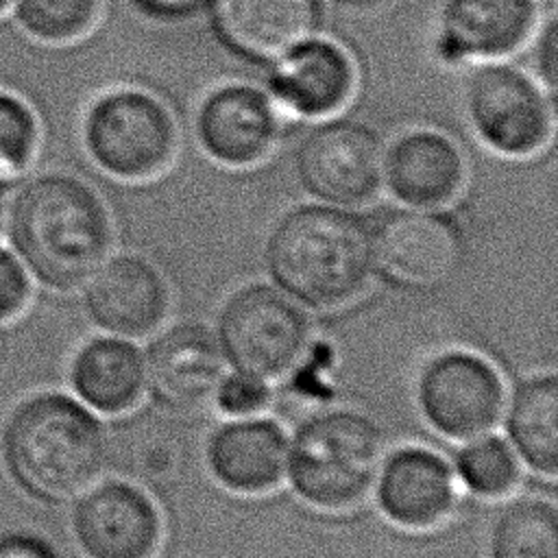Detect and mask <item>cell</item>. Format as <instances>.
Listing matches in <instances>:
<instances>
[{"instance_id":"obj_1","label":"cell","mask_w":558,"mask_h":558,"mask_svg":"<svg viewBox=\"0 0 558 558\" xmlns=\"http://www.w3.org/2000/svg\"><path fill=\"white\" fill-rule=\"evenodd\" d=\"M37 290L74 292L109 257L113 225L102 196L74 172L37 170L11 183L4 240Z\"/></svg>"},{"instance_id":"obj_2","label":"cell","mask_w":558,"mask_h":558,"mask_svg":"<svg viewBox=\"0 0 558 558\" xmlns=\"http://www.w3.org/2000/svg\"><path fill=\"white\" fill-rule=\"evenodd\" d=\"M109 456L96 412L63 390H35L0 423V464L9 482L41 506L70 504L100 480Z\"/></svg>"},{"instance_id":"obj_3","label":"cell","mask_w":558,"mask_h":558,"mask_svg":"<svg viewBox=\"0 0 558 558\" xmlns=\"http://www.w3.org/2000/svg\"><path fill=\"white\" fill-rule=\"evenodd\" d=\"M264 262L272 283L303 307L353 301L375 270L373 227L353 209L307 203L270 229Z\"/></svg>"},{"instance_id":"obj_4","label":"cell","mask_w":558,"mask_h":558,"mask_svg":"<svg viewBox=\"0 0 558 558\" xmlns=\"http://www.w3.org/2000/svg\"><path fill=\"white\" fill-rule=\"evenodd\" d=\"M384 458L379 425L355 410L333 408L301 421L288 442V477L307 504L340 510L375 484Z\"/></svg>"},{"instance_id":"obj_5","label":"cell","mask_w":558,"mask_h":558,"mask_svg":"<svg viewBox=\"0 0 558 558\" xmlns=\"http://www.w3.org/2000/svg\"><path fill=\"white\" fill-rule=\"evenodd\" d=\"M81 142L105 174L144 181L170 166L179 135L172 113L159 98L135 87H116L87 105Z\"/></svg>"},{"instance_id":"obj_6","label":"cell","mask_w":558,"mask_h":558,"mask_svg":"<svg viewBox=\"0 0 558 558\" xmlns=\"http://www.w3.org/2000/svg\"><path fill=\"white\" fill-rule=\"evenodd\" d=\"M214 336L235 373L270 381L303 360L310 320L303 305L275 283H248L225 299Z\"/></svg>"},{"instance_id":"obj_7","label":"cell","mask_w":558,"mask_h":558,"mask_svg":"<svg viewBox=\"0 0 558 558\" xmlns=\"http://www.w3.org/2000/svg\"><path fill=\"white\" fill-rule=\"evenodd\" d=\"M466 113L477 137L506 157L538 153L554 131V107L543 85L501 61H484L469 76Z\"/></svg>"},{"instance_id":"obj_8","label":"cell","mask_w":558,"mask_h":558,"mask_svg":"<svg viewBox=\"0 0 558 558\" xmlns=\"http://www.w3.org/2000/svg\"><path fill=\"white\" fill-rule=\"evenodd\" d=\"M379 135L355 120H325L299 144L294 170L301 187L325 205L353 209L384 187Z\"/></svg>"},{"instance_id":"obj_9","label":"cell","mask_w":558,"mask_h":558,"mask_svg":"<svg viewBox=\"0 0 558 558\" xmlns=\"http://www.w3.org/2000/svg\"><path fill=\"white\" fill-rule=\"evenodd\" d=\"M504 401L499 373L469 351L440 353L418 379L423 416L447 438L471 440L488 434L499 423Z\"/></svg>"},{"instance_id":"obj_10","label":"cell","mask_w":558,"mask_h":558,"mask_svg":"<svg viewBox=\"0 0 558 558\" xmlns=\"http://www.w3.org/2000/svg\"><path fill=\"white\" fill-rule=\"evenodd\" d=\"M70 508V534L83 558H153L161 519L150 497L122 480H96Z\"/></svg>"},{"instance_id":"obj_11","label":"cell","mask_w":558,"mask_h":558,"mask_svg":"<svg viewBox=\"0 0 558 558\" xmlns=\"http://www.w3.org/2000/svg\"><path fill=\"white\" fill-rule=\"evenodd\" d=\"M81 294L89 323L100 333L126 340L153 333L170 305L163 275L137 253H109L83 283Z\"/></svg>"},{"instance_id":"obj_12","label":"cell","mask_w":558,"mask_h":558,"mask_svg":"<svg viewBox=\"0 0 558 558\" xmlns=\"http://www.w3.org/2000/svg\"><path fill=\"white\" fill-rule=\"evenodd\" d=\"M225 364L214 331L198 323H179L148 344L144 388L168 410H194L214 397Z\"/></svg>"},{"instance_id":"obj_13","label":"cell","mask_w":558,"mask_h":558,"mask_svg":"<svg viewBox=\"0 0 558 558\" xmlns=\"http://www.w3.org/2000/svg\"><path fill=\"white\" fill-rule=\"evenodd\" d=\"M272 61L268 96L294 116L329 118L349 102L355 89L353 59L333 39L310 35Z\"/></svg>"},{"instance_id":"obj_14","label":"cell","mask_w":558,"mask_h":558,"mask_svg":"<svg viewBox=\"0 0 558 558\" xmlns=\"http://www.w3.org/2000/svg\"><path fill=\"white\" fill-rule=\"evenodd\" d=\"M279 135V116L266 92L246 83L211 89L196 111V137L222 166L246 168L262 161Z\"/></svg>"},{"instance_id":"obj_15","label":"cell","mask_w":558,"mask_h":558,"mask_svg":"<svg viewBox=\"0 0 558 558\" xmlns=\"http://www.w3.org/2000/svg\"><path fill=\"white\" fill-rule=\"evenodd\" d=\"M538 24L536 0H447L436 54L449 65L499 61L517 52Z\"/></svg>"},{"instance_id":"obj_16","label":"cell","mask_w":558,"mask_h":558,"mask_svg":"<svg viewBox=\"0 0 558 558\" xmlns=\"http://www.w3.org/2000/svg\"><path fill=\"white\" fill-rule=\"evenodd\" d=\"M464 177L458 144L440 131H408L384 150V187L403 207L438 209L460 194Z\"/></svg>"},{"instance_id":"obj_17","label":"cell","mask_w":558,"mask_h":558,"mask_svg":"<svg viewBox=\"0 0 558 558\" xmlns=\"http://www.w3.org/2000/svg\"><path fill=\"white\" fill-rule=\"evenodd\" d=\"M371 227L375 264L397 279L432 283L449 275L458 262V233L436 209H392Z\"/></svg>"},{"instance_id":"obj_18","label":"cell","mask_w":558,"mask_h":558,"mask_svg":"<svg viewBox=\"0 0 558 558\" xmlns=\"http://www.w3.org/2000/svg\"><path fill=\"white\" fill-rule=\"evenodd\" d=\"M377 501L395 523L429 527L451 512L456 475L438 453L425 447H403L381 462Z\"/></svg>"},{"instance_id":"obj_19","label":"cell","mask_w":558,"mask_h":558,"mask_svg":"<svg viewBox=\"0 0 558 558\" xmlns=\"http://www.w3.org/2000/svg\"><path fill=\"white\" fill-rule=\"evenodd\" d=\"M220 39L251 59H275L316 35L320 0H209Z\"/></svg>"},{"instance_id":"obj_20","label":"cell","mask_w":558,"mask_h":558,"mask_svg":"<svg viewBox=\"0 0 558 558\" xmlns=\"http://www.w3.org/2000/svg\"><path fill=\"white\" fill-rule=\"evenodd\" d=\"M211 475L235 493L275 488L288 469V438L268 418L242 416L222 423L207 440Z\"/></svg>"},{"instance_id":"obj_21","label":"cell","mask_w":558,"mask_h":558,"mask_svg":"<svg viewBox=\"0 0 558 558\" xmlns=\"http://www.w3.org/2000/svg\"><path fill=\"white\" fill-rule=\"evenodd\" d=\"M68 386L92 412L122 414L144 392V353L120 336L87 338L70 357Z\"/></svg>"},{"instance_id":"obj_22","label":"cell","mask_w":558,"mask_h":558,"mask_svg":"<svg viewBox=\"0 0 558 558\" xmlns=\"http://www.w3.org/2000/svg\"><path fill=\"white\" fill-rule=\"evenodd\" d=\"M506 429L514 453L534 471L558 473V379L554 373L521 381L506 410Z\"/></svg>"},{"instance_id":"obj_23","label":"cell","mask_w":558,"mask_h":558,"mask_svg":"<svg viewBox=\"0 0 558 558\" xmlns=\"http://www.w3.org/2000/svg\"><path fill=\"white\" fill-rule=\"evenodd\" d=\"M490 558H558V510L543 497L508 504L490 530Z\"/></svg>"},{"instance_id":"obj_24","label":"cell","mask_w":558,"mask_h":558,"mask_svg":"<svg viewBox=\"0 0 558 558\" xmlns=\"http://www.w3.org/2000/svg\"><path fill=\"white\" fill-rule=\"evenodd\" d=\"M102 0H11L7 15L15 28L39 46H70L98 22Z\"/></svg>"},{"instance_id":"obj_25","label":"cell","mask_w":558,"mask_h":558,"mask_svg":"<svg viewBox=\"0 0 558 558\" xmlns=\"http://www.w3.org/2000/svg\"><path fill=\"white\" fill-rule=\"evenodd\" d=\"M44 144L35 105L11 87H0V179L13 183L33 170Z\"/></svg>"},{"instance_id":"obj_26","label":"cell","mask_w":558,"mask_h":558,"mask_svg":"<svg viewBox=\"0 0 558 558\" xmlns=\"http://www.w3.org/2000/svg\"><path fill=\"white\" fill-rule=\"evenodd\" d=\"M458 477L480 497H504L519 482V460L514 449L499 436H477L466 442L456 458Z\"/></svg>"},{"instance_id":"obj_27","label":"cell","mask_w":558,"mask_h":558,"mask_svg":"<svg viewBox=\"0 0 558 558\" xmlns=\"http://www.w3.org/2000/svg\"><path fill=\"white\" fill-rule=\"evenodd\" d=\"M37 286L17 255L0 244V327L20 320L33 305Z\"/></svg>"},{"instance_id":"obj_28","label":"cell","mask_w":558,"mask_h":558,"mask_svg":"<svg viewBox=\"0 0 558 558\" xmlns=\"http://www.w3.org/2000/svg\"><path fill=\"white\" fill-rule=\"evenodd\" d=\"M214 397L218 408L225 414L233 418H242V416H253L268 405L270 386L264 379L233 373L220 379Z\"/></svg>"},{"instance_id":"obj_29","label":"cell","mask_w":558,"mask_h":558,"mask_svg":"<svg viewBox=\"0 0 558 558\" xmlns=\"http://www.w3.org/2000/svg\"><path fill=\"white\" fill-rule=\"evenodd\" d=\"M0 558H61L59 551L39 534L13 530L0 534Z\"/></svg>"},{"instance_id":"obj_30","label":"cell","mask_w":558,"mask_h":558,"mask_svg":"<svg viewBox=\"0 0 558 558\" xmlns=\"http://www.w3.org/2000/svg\"><path fill=\"white\" fill-rule=\"evenodd\" d=\"M558 26L556 17H549L543 24L538 48H536V63H538V76L543 85L554 89L556 85V63H558V39H556Z\"/></svg>"},{"instance_id":"obj_31","label":"cell","mask_w":558,"mask_h":558,"mask_svg":"<svg viewBox=\"0 0 558 558\" xmlns=\"http://www.w3.org/2000/svg\"><path fill=\"white\" fill-rule=\"evenodd\" d=\"M142 11L157 15V17H183L190 15L194 11H198L201 7L209 4V0H133Z\"/></svg>"},{"instance_id":"obj_32","label":"cell","mask_w":558,"mask_h":558,"mask_svg":"<svg viewBox=\"0 0 558 558\" xmlns=\"http://www.w3.org/2000/svg\"><path fill=\"white\" fill-rule=\"evenodd\" d=\"M9 192L11 183L0 179V244L4 240V222H7V207H9Z\"/></svg>"},{"instance_id":"obj_33","label":"cell","mask_w":558,"mask_h":558,"mask_svg":"<svg viewBox=\"0 0 558 558\" xmlns=\"http://www.w3.org/2000/svg\"><path fill=\"white\" fill-rule=\"evenodd\" d=\"M9 2H11V0H0V17H4V15H7V11H9Z\"/></svg>"}]
</instances>
